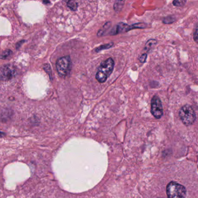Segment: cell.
Returning a JSON list of instances; mask_svg holds the SVG:
<instances>
[{"label":"cell","mask_w":198,"mask_h":198,"mask_svg":"<svg viewBox=\"0 0 198 198\" xmlns=\"http://www.w3.org/2000/svg\"><path fill=\"white\" fill-rule=\"evenodd\" d=\"M115 62L111 58H108L103 61L99 66L95 78L100 83L105 82L113 70Z\"/></svg>","instance_id":"obj_1"},{"label":"cell","mask_w":198,"mask_h":198,"mask_svg":"<svg viewBox=\"0 0 198 198\" xmlns=\"http://www.w3.org/2000/svg\"><path fill=\"white\" fill-rule=\"evenodd\" d=\"M166 191L168 198H186V189L183 185L174 181L167 185Z\"/></svg>","instance_id":"obj_2"},{"label":"cell","mask_w":198,"mask_h":198,"mask_svg":"<svg viewBox=\"0 0 198 198\" xmlns=\"http://www.w3.org/2000/svg\"><path fill=\"white\" fill-rule=\"evenodd\" d=\"M179 116L185 126L192 124L196 120V114L192 107L189 105L183 106L179 111Z\"/></svg>","instance_id":"obj_3"},{"label":"cell","mask_w":198,"mask_h":198,"mask_svg":"<svg viewBox=\"0 0 198 198\" xmlns=\"http://www.w3.org/2000/svg\"><path fill=\"white\" fill-rule=\"evenodd\" d=\"M58 72L60 76L65 77L70 73L72 69V61L69 56L59 58L56 63Z\"/></svg>","instance_id":"obj_4"},{"label":"cell","mask_w":198,"mask_h":198,"mask_svg":"<svg viewBox=\"0 0 198 198\" xmlns=\"http://www.w3.org/2000/svg\"><path fill=\"white\" fill-rule=\"evenodd\" d=\"M151 113L156 119H160L163 114V106L161 100L157 95H155L151 100Z\"/></svg>","instance_id":"obj_5"},{"label":"cell","mask_w":198,"mask_h":198,"mask_svg":"<svg viewBox=\"0 0 198 198\" xmlns=\"http://www.w3.org/2000/svg\"><path fill=\"white\" fill-rule=\"evenodd\" d=\"M16 75V70L14 66L6 65L0 71V80L2 81H9Z\"/></svg>","instance_id":"obj_6"},{"label":"cell","mask_w":198,"mask_h":198,"mask_svg":"<svg viewBox=\"0 0 198 198\" xmlns=\"http://www.w3.org/2000/svg\"><path fill=\"white\" fill-rule=\"evenodd\" d=\"M157 44V41L155 39H150L148 40L145 45V50L146 51H150Z\"/></svg>","instance_id":"obj_7"},{"label":"cell","mask_w":198,"mask_h":198,"mask_svg":"<svg viewBox=\"0 0 198 198\" xmlns=\"http://www.w3.org/2000/svg\"><path fill=\"white\" fill-rule=\"evenodd\" d=\"M68 7L72 11H76L78 9V4L76 1H69L67 2Z\"/></svg>","instance_id":"obj_8"},{"label":"cell","mask_w":198,"mask_h":198,"mask_svg":"<svg viewBox=\"0 0 198 198\" xmlns=\"http://www.w3.org/2000/svg\"><path fill=\"white\" fill-rule=\"evenodd\" d=\"M12 53V52L11 50H6L4 52H3L0 55V59H5L8 58L11 55V54Z\"/></svg>","instance_id":"obj_9"},{"label":"cell","mask_w":198,"mask_h":198,"mask_svg":"<svg viewBox=\"0 0 198 198\" xmlns=\"http://www.w3.org/2000/svg\"><path fill=\"white\" fill-rule=\"evenodd\" d=\"M113 43L107 44H106V45H101V46L99 47L98 48H97L95 49V51H96V52H99V51H101L102 49L109 48L112 47V46L113 45Z\"/></svg>","instance_id":"obj_10"},{"label":"cell","mask_w":198,"mask_h":198,"mask_svg":"<svg viewBox=\"0 0 198 198\" xmlns=\"http://www.w3.org/2000/svg\"><path fill=\"white\" fill-rule=\"evenodd\" d=\"M174 18L172 16H169L168 17H166L164 18L163 20V22L165 24H170V23H172L174 22Z\"/></svg>","instance_id":"obj_11"},{"label":"cell","mask_w":198,"mask_h":198,"mask_svg":"<svg viewBox=\"0 0 198 198\" xmlns=\"http://www.w3.org/2000/svg\"><path fill=\"white\" fill-rule=\"evenodd\" d=\"M44 70H45V72L47 73L49 75V76H50L51 78H51V73H51V67H50L49 65V64H46V65H45V66H44Z\"/></svg>","instance_id":"obj_12"},{"label":"cell","mask_w":198,"mask_h":198,"mask_svg":"<svg viewBox=\"0 0 198 198\" xmlns=\"http://www.w3.org/2000/svg\"><path fill=\"white\" fill-rule=\"evenodd\" d=\"M173 3V4L175 6H184L185 5V4L186 3V1H174Z\"/></svg>","instance_id":"obj_13"},{"label":"cell","mask_w":198,"mask_h":198,"mask_svg":"<svg viewBox=\"0 0 198 198\" xmlns=\"http://www.w3.org/2000/svg\"><path fill=\"white\" fill-rule=\"evenodd\" d=\"M124 1H117L115 2V4H114V9L116 10V11H117L118 10V8L119 6V9L121 10L120 6V5H124Z\"/></svg>","instance_id":"obj_14"},{"label":"cell","mask_w":198,"mask_h":198,"mask_svg":"<svg viewBox=\"0 0 198 198\" xmlns=\"http://www.w3.org/2000/svg\"><path fill=\"white\" fill-rule=\"evenodd\" d=\"M146 58H147V54L146 53H144L141 56V57L139 59H140V61L141 63H144L146 61Z\"/></svg>","instance_id":"obj_15"},{"label":"cell","mask_w":198,"mask_h":198,"mask_svg":"<svg viewBox=\"0 0 198 198\" xmlns=\"http://www.w3.org/2000/svg\"><path fill=\"white\" fill-rule=\"evenodd\" d=\"M198 27L196 26V28H195V32L193 33V39L195 40V41L198 43Z\"/></svg>","instance_id":"obj_16"},{"label":"cell","mask_w":198,"mask_h":198,"mask_svg":"<svg viewBox=\"0 0 198 198\" xmlns=\"http://www.w3.org/2000/svg\"><path fill=\"white\" fill-rule=\"evenodd\" d=\"M5 136V134L4 132H1L0 131V138H2Z\"/></svg>","instance_id":"obj_17"},{"label":"cell","mask_w":198,"mask_h":198,"mask_svg":"<svg viewBox=\"0 0 198 198\" xmlns=\"http://www.w3.org/2000/svg\"><path fill=\"white\" fill-rule=\"evenodd\" d=\"M23 41H20L19 43H18V44H17V45H16V48H18L19 45L20 46V45L23 43Z\"/></svg>","instance_id":"obj_18"}]
</instances>
